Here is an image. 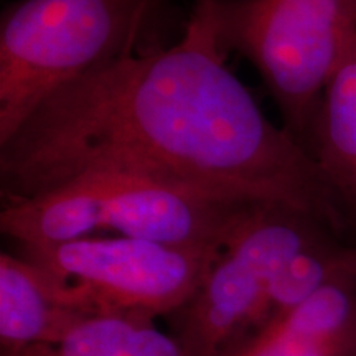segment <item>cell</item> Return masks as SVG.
Listing matches in <instances>:
<instances>
[{"label": "cell", "mask_w": 356, "mask_h": 356, "mask_svg": "<svg viewBox=\"0 0 356 356\" xmlns=\"http://www.w3.org/2000/svg\"><path fill=\"white\" fill-rule=\"evenodd\" d=\"M333 234L343 238L289 204L259 203L221 248L193 297L168 317L170 332L190 356H221L252 330L282 267Z\"/></svg>", "instance_id": "5"}, {"label": "cell", "mask_w": 356, "mask_h": 356, "mask_svg": "<svg viewBox=\"0 0 356 356\" xmlns=\"http://www.w3.org/2000/svg\"><path fill=\"white\" fill-rule=\"evenodd\" d=\"M257 204L208 197L126 173L95 172L38 197L2 203L0 229L17 246L124 236L222 248Z\"/></svg>", "instance_id": "2"}, {"label": "cell", "mask_w": 356, "mask_h": 356, "mask_svg": "<svg viewBox=\"0 0 356 356\" xmlns=\"http://www.w3.org/2000/svg\"><path fill=\"white\" fill-rule=\"evenodd\" d=\"M0 356H190L157 318L139 314H97L61 340Z\"/></svg>", "instance_id": "10"}, {"label": "cell", "mask_w": 356, "mask_h": 356, "mask_svg": "<svg viewBox=\"0 0 356 356\" xmlns=\"http://www.w3.org/2000/svg\"><path fill=\"white\" fill-rule=\"evenodd\" d=\"M213 0L175 44L129 53L58 89L0 145L2 203L79 175L126 173L208 197L282 203L351 243L356 225L315 159L226 66Z\"/></svg>", "instance_id": "1"}, {"label": "cell", "mask_w": 356, "mask_h": 356, "mask_svg": "<svg viewBox=\"0 0 356 356\" xmlns=\"http://www.w3.org/2000/svg\"><path fill=\"white\" fill-rule=\"evenodd\" d=\"M155 2H159V0H155Z\"/></svg>", "instance_id": "12"}, {"label": "cell", "mask_w": 356, "mask_h": 356, "mask_svg": "<svg viewBox=\"0 0 356 356\" xmlns=\"http://www.w3.org/2000/svg\"><path fill=\"white\" fill-rule=\"evenodd\" d=\"M213 24L221 50L254 66L282 127L310 154L325 91L356 44V0H213Z\"/></svg>", "instance_id": "4"}, {"label": "cell", "mask_w": 356, "mask_h": 356, "mask_svg": "<svg viewBox=\"0 0 356 356\" xmlns=\"http://www.w3.org/2000/svg\"><path fill=\"white\" fill-rule=\"evenodd\" d=\"M101 314L78 289L20 254H0V355L61 340Z\"/></svg>", "instance_id": "7"}, {"label": "cell", "mask_w": 356, "mask_h": 356, "mask_svg": "<svg viewBox=\"0 0 356 356\" xmlns=\"http://www.w3.org/2000/svg\"><path fill=\"white\" fill-rule=\"evenodd\" d=\"M221 356H356V269L338 274Z\"/></svg>", "instance_id": "8"}, {"label": "cell", "mask_w": 356, "mask_h": 356, "mask_svg": "<svg viewBox=\"0 0 356 356\" xmlns=\"http://www.w3.org/2000/svg\"><path fill=\"white\" fill-rule=\"evenodd\" d=\"M155 0H19L0 20V145L58 89L136 51Z\"/></svg>", "instance_id": "3"}, {"label": "cell", "mask_w": 356, "mask_h": 356, "mask_svg": "<svg viewBox=\"0 0 356 356\" xmlns=\"http://www.w3.org/2000/svg\"><path fill=\"white\" fill-rule=\"evenodd\" d=\"M310 154L356 225V44L325 91Z\"/></svg>", "instance_id": "9"}, {"label": "cell", "mask_w": 356, "mask_h": 356, "mask_svg": "<svg viewBox=\"0 0 356 356\" xmlns=\"http://www.w3.org/2000/svg\"><path fill=\"white\" fill-rule=\"evenodd\" d=\"M19 254L78 289L101 314L170 317L202 286L221 248L91 236Z\"/></svg>", "instance_id": "6"}, {"label": "cell", "mask_w": 356, "mask_h": 356, "mask_svg": "<svg viewBox=\"0 0 356 356\" xmlns=\"http://www.w3.org/2000/svg\"><path fill=\"white\" fill-rule=\"evenodd\" d=\"M355 269H356V248H355Z\"/></svg>", "instance_id": "11"}]
</instances>
